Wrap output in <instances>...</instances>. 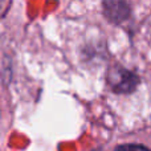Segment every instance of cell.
I'll list each match as a JSON object with an SVG mask.
<instances>
[{"instance_id": "1", "label": "cell", "mask_w": 151, "mask_h": 151, "mask_svg": "<svg viewBox=\"0 0 151 151\" xmlns=\"http://www.w3.org/2000/svg\"><path fill=\"white\" fill-rule=\"evenodd\" d=\"M137 77L130 72L125 69H118L117 72H113L110 76V83L111 88L118 93H129L134 90L137 86Z\"/></svg>"}, {"instance_id": "2", "label": "cell", "mask_w": 151, "mask_h": 151, "mask_svg": "<svg viewBox=\"0 0 151 151\" xmlns=\"http://www.w3.org/2000/svg\"><path fill=\"white\" fill-rule=\"evenodd\" d=\"M115 151H151V150L147 149L146 146H142V145H122V146L117 147Z\"/></svg>"}]
</instances>
